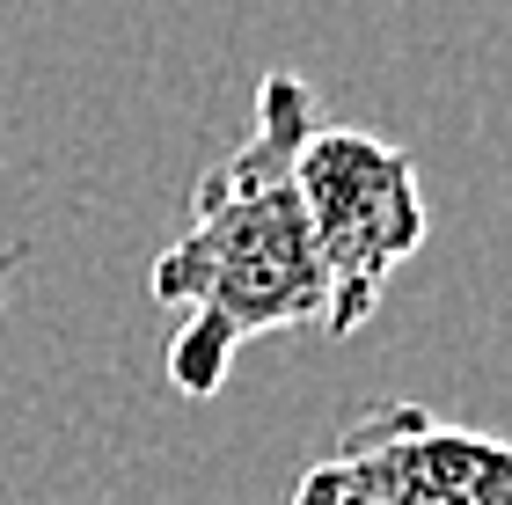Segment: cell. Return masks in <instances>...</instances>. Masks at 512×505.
<instances>
[{"label":"cell","instance_id":"1","mask_svg":"<svg viewBox=\"0 0 512 505\" xmlns=\"http://www.w3.org/2000/svg\"><path fill=\"white\" fill-rule=\"evenodd\" d=\"M315 96L300 74H264L256 125L242 147H227L191 191V227L154 257L147 293L183 315L169 337L176 396H213L249 337L322 323L315 235L300 213V147L315 140Z\"/></svg>","mask_w":512,"mask_h":505},{"label":"cell","instance_id":"2","mask_svg":"<svg viewBox=\"0 0 512 505\" xmlns=\"http://www.w3.org/2000/svg\"><path fill=\"white\" fill-rule=\"evenodd\" d=\"M300 213L315 235V264H322V330L352 337L366 330V315L381 308L388 279L425 249V191L403 147L374 140L352 125H315V140L300 147Z\"/></svg>","mask_w":512,"mask_h":505},{"label":"cell","instance_id":"3","mask_svg":"<svg viewBox=\"0 0 512 505\" xmlns=\"http://www.w3.org/2000/svg\"><path fill=\"white\" fill-rule=\"evenodd\" d=\"M293 505H512V440L381 396L344 418Z\"/></svg>","mask_w":512,"mask_h":505},{"label":"cell","instance_id":"4","mask_svg":"<svg viewBox=\"0 0 512 505\" xmlns=\"http://www.w3.org/2000/svg\"><path fill=\"white\" fill-rule=\"evenodd\" d=\"M22 264V249H0V308H8V271Z\"/></svg>","mask_w":512,"mask_h":505}]
</instances>
